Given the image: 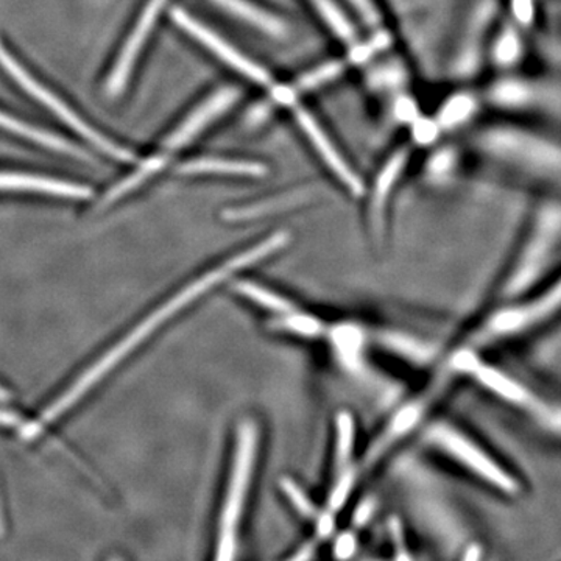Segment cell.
Segmentation results:
<instances>
[{
    "mask_svg": "<svg viewBox=\"0 0 561 561\" xmlns=\"http://www.w3.org/2000/svg\"><path fill=\"white\" fill-rule=\"evenodd\" d=\"M289 241V232H275V234H272L271 238L265 239V241L257 242L256 245L251 247V249L243 251L241 254H236V256H232L231 260H228L225 264L203 275L202 278L192 280V283L187 284L179 294L173 295L164 305L154 309L150 316H147L146 319L140 321L138 327L133 328L116 346H113L101 360H98V364L92 365L90 370L84 371L79 381L73 382V386L70 387L65 394H61L50 408L46 409V412L43 413L39 421L33 424H25L22 435H24L25 438L36 437L46 424H50L51 421L57 420L58 416L65 415L73 404H77V402L81 400L84 393H88V391L94 387V383L105 378L110 370H113L114 367L121 364L122 359L130 356L133 351L142 345L151 334H154L161 327H164V323L173 319L176 313L183 311L184 308H187V306L192 305L197 298L203 297L206 291L214 289L217 284L224 283L225 279L230 278L234 273L264 261L265 257L272 256L273 253H278Z\"/></svg>",
    "mask_w": 561,
    "mask_h": 561,
    "instance_id": "1",
    "label": "cell"
},
{
    "mask_svg": "<svg viewBox=\"0 0 561 561\" xmlns=\"http://www.w3.org/2000/svg\"><path fill=\"white\" fill-rule=\"evenodd\" d=\"M476 146L500 168L561 190V140L524 125L500 122L483 128Z\"/></svg>",
    "mask_w": 561,
    "mask_h": 561,
    "instance_id": "2",
    "label": "cell"
},
{
    "mask_svg": "<svg viewBox=\"0 0 561 561\" xmlns=\"http://www.w3.org/2000/svg\"><path fill=\"white\" fill-rule=\"evenodd\" d=\"M561 313V273L546 286L501 302L471 335V348L479 350L522 339L540 330Z\"/></svg>",
    "mask_w": 561,
    "mask_h": 561,
    "instance_id": "3",
    "label": "cell"
},
{
    "mask_svg": "<svg viewBox=\"0 0 561 561\" xmlns=\"http://www.w3.org/2000/svg\"><path fill=\"white\" fill-rule=\"evenodd\" d=\"M560 250L561 202L541 203L502 283L501 300H511L540 286Z\"/></svg>",
    "mask_w": 561,
    "mask_h": 561,
    "instance_id": "4",
    "label": "cell"
},
{
    "mask_svg": "<svg viewBox=\"0 0 561 561\" xmlns=\"http://www.w3.org/2000/svg\"><path fill=\"white\" fill-rule=\"evenodd\" d=\"M449 367L459 375L470 376L497 400L519 411H526L546 430L561 435V404L542 400L540 394L531 391L526 383L482 359L479 350L465 346L456 351L449 360Z\"/></svg>",
    "mask_w": 561,
    "mask_h": 561,
    "instance_id": "5",
    "label": "cell"
},
{
    "mask_svg": "<svg viewBox=\"0 0 561 561\" xmlns=\"http://www.w3.org/2000/svg\"><path fill=\"white\" fill-rule=\"evenodd\" d=\"M257 440H260V432L254 421H242L236 438L227 496L220 513L219 540H217V559L219 560H232L236 556L239 523H241L254 460H256Z\"/></svg>",
    "mask_w": 561,
    "mask_h": 561,
    "instance_id": "6",
    "label": "cell"
},
{
    "mask_svg": "<svg viewBox=\"0 0 561 561\" xmlns=\"http://www.w3.org/2000/svg\"><path fill=\"white\" fill-rule=\"evenodd\" d=\"M427 440L497 493L504 496L522 493L519 479L502 461L494 459L486 449L456 427L445 423L435 424L427 432Z\"/></svg>",
    "mask_w": 561,
    "mask_h": 561,
    "instance_id": "7",
    "label": "cell"
},
{
    "mask_svg": "<svg viewBox=\"0 0 561 561\" xmlns=\"http://www.w3.org/2000/svg\"><path fill=\"white\" fill-rule=\"evenodd\" d=\"M0 66L5 69V72L9 73L11 79L20 84L22 90L27 92L28 95H32V98L35 99L36 102H39L44 108L51 111V113H54L58 119L65 122L69 128L79 133L81 138L90 140L95 149L103 151V153L108 154V157L121 162H130L135 160V157H133L130 151L125 150L124 147L117 146L116 142L105 138L102 133L92 128L87 121L81 119L79 114L70 108L68 103L61 101V99L58 98L57 94H54L49 88L44 87L39 80H36L35 77H33L32 73L16 60V57L10 54L9 49L3 46L2 41H0Z\"/></svg>",
    "mask_w": 561,
    "mask_h": 561,
    "instance_id": "8",
    "label": "cell"
},
{
    "mask_svg": "<svg viewBox=\"0 0 561 561\" xmlns=\"http://www.w3.org/2000/svg\"><path fill=\"white\" fill-rule=\"evenodd\" d=\"M500 14L501 0H476L454 58V69L460 77L478 72L483 58H489L490 41Z\"/></svg>",
    "mask_w": 561,
    "mask_h": 561,
    "instance_id": "9",
    "label": "cell"
},
{
    "mask_svg": "<svg viewBox=\"0 0 561 561\" xmlns=\"http://www.w3.org/2000/svg\"><path fill=\"white\" fill-rule=\"evenodd\" d=\"M168 0H149L146 9L140 13L135 28L128 35L127 43L122 47L119 57L116 58V65L111 69L108 80H106L105 90L110 98H116L127 87L130 80L133 69H135L136 60H138L140 51L146 46L151 31L160 18L162 9H164Z\"/></svg>",
    "mask_w": 561,
    "mask_h": 561,
    "instance_id": "10",
    "label": "cell"
},
{
    "mask_svg": "<svg viewBox=\"0 0 561 561\" xmlns=\"http://www.w3.org/2000/svg\"><path fill=\"white\" fill-rule=\"evenodd\" d=\"M172 20L175 21L179 27L183 28L184 32L190 33L198 43H202L206 49L213 51L221 61L227 62L232 69L241 72L247 79L261 84L271 81V76H268L267 70L262 69L256 62L243 57L241 51L236 50L227 41L221 39L219 35L210 32L202 22L194 20L186 11L180 9L173 10Z\"/></svg>",
    "mask_w": 561,
    "mask_h": 561,
    "instance_id": "11",
    "label": "cell"
},
{
    "mask_svg": "<svg viewBox=\"0 0 561 561\" xmlns=\"http://www.w3.org/2000/svg\"><path fill=\"white\" fill-rule=\"evenodd\" d=\"M239 99V92L232 88H224V90L214 92L202 105L192 111L190 116L181 122L180 127L173 130L164 142L165 153L180 150L181 147L190 144L198 133L205 130L206 127L220 117L225 111L231 108Z\"/></svg>",
    "mask_w": 561,
    "mask_h": 561,
    "instance_id": "12",
    "label": "cell"
},
{
    "mask_svg": "<svg viewBox=\"0 0 561 561\" xmlns=\"http://www.w3.org/2000/svg\"><path fill=\"white\" fill-rule=\"evenodd\" d=\"M0 191L35 192L65 198H88L92 194L84 184L21 172H0Z\"/></svg>",
    "mask_w": 561,
    "mask_h": 561,
    "instance_id": "13",
    "label": "cell"
},
{
    "mask_svg": "<svg viewBox=\"0 0 561 561\" xmlns=\"http://www.w3.org/2000/svg\"><path fill=\"white\" fill-rule=\"evenodd\" d=\"M297 121L298 124L301 125L302 131L306 133V136L311 140L313 147L319 151L320 157L327 162L328 168L335 173V176H339V180H341L354 195H360L362 192H364V183H362L356 173L351 171L350 165L346 164L341 153L332 146L331 140L328 139V136L324 135L311 114L306 113L305 110H298Z\"/></svg>",
    "mask_w": 561,
    "mask_h": 561,
    "instance_id": "14",
    "label": "cell"
},
{
    "mask_svg": "<svg viewBox=\"0 0 561 561\" xmlns=\"http://www.w3.org/2000/svg\"><path fill=\"white\" fill-rule=\"evenodd\" d=\"M523 32V28L508 18L500 22L491 36L489 47V58L497 69L512 70L522 62L526 51Z\"/></svg>",
    "mask_w": 561,
    "mask_h": 561,
    "instance_id": "15",
    "label": "cell"
},
{
    "mask_svg": "<svg viewBox=\"0 0 561 561\" xmlns=\"http://www.w3.org/2000/svg\"><path fill=\"white\" fill-rule=\"evenodd\" d=\"M181 175H231V176H264L267 169L257 162L224 160V158H198L180 165Z\"/></svg>",
    "mask_w": 561,
    "mask_h": 561,
    "instance_id": "16",
    "label": "cell"
},
{
    "mask_svg": "<svg viewBox=\"0 0 561 561\" xmlns=\"http://www.w3.org/2000/svg\"><path fill=\"white\" fill-rule=\"evenodd\" d=\"M0 128L14 133V135L21 136V138L32 140V142L39 144V146L47 147V149L60 151V153L70 154V157L87 158L68 140L58 138V136L51 135V133L41 130V128L32 127V125L25 124V122L20 119H14V117L2 113V111H0Z\"/></svg>",
    "mask_w": 561,
    "mask_h": 561,
    "instance_id": "17",
    "label": "cell"
},
{
    "mask_svg": "<svg viewBox=\"0 0 561 561\" xmlns=\"http://www.w3.org/2000/svg\"><path fill=\"white\" fill-rule=\"evenodd\" d=\"M213 2L227 10L232 16L249 22L253 27L260 28L261 32L267 33V35L275 36V38L286 36L287 28L283 21L271 16L257 7L251 5L245 0H213Z\"/></svg>",
    "mask_w": 561,
    "mask_h": 561,
    "instance_id": "18",
    "label": "cell"
},
{
    "mask_svg": "<svg viewBox=\"0 0 561 561\" xmlns=\"http://www.w3.org/2000/svg\"><path fill=\"white\" fill-rule=\"evenodd\" d=\"M405 161H408V153H405V151H398V153H394L393 157L390 158L389 162L383 165L381 173H379L371 202V216L376 228H382L383 210H386L387 198H389L394 183L400 179Z\"/></svg>",
    "mask_w": 561,
    "mask_h": 561,
    "instance_id": "19",
    "label": "cell"
},
{
    "mask_svg": "<svg viewBox=\"0 0 561 561\" xmlns=\"http://www.w3.org/2000/svg\"><path fill=\"white\" fill-rule=\"evenodd\" d=\"M305 198H308V194H306V192H291V194L273 198V201L227 210V213L224 214V217L225 219L232 221L256 219V217L265 216V214H273L275 210L294 208V206L300 205V202L305 201Z\"/></svg>",
    "mask_w": 561,
    "mask_h": 561,
    "instance_id": "20",
    "label": "cell"
},
{
    "mask_svg": "<svg viewBox=\"0 0 561 561\" xmlns=\"http://www.w3.org/2000/svg\"><path fill=\"white\" fill-rule=\"evenodd\" d=\"M331 339L343 364L348 367L359 364L362 342H364L359 328L353 324H341L332 330Z\"/></svg>",
    "mask_w": 561,
    "mask_h": 561,
    "instance_id": "21",
    "label": "cell"
},
{
    "mask_svg": "<svg viewBox=\"0 0 561 561\" xmlns=\"http://www.w3.org/2000/svg\"><path fill=\"white\" fill-rule=\"evenodd\" d=\"M234 289L239 291L242 297L249 298V300L256 302V305L262 306V308L279 313V316L295 311V306L291 305L289 300L275 294V291L264 289V287L251 283V280H239Z\"/></svg>",
    "mask_w": 561,
    "mask_h": 561,
    "instance_id": "22",
    "label": "cell"
},
{
    "mask_svg": "<svg viewBox=\"0 0 561 561\" xmlns=\"http://www.w3.org/2000/svg\"><path fill=\"white\" fill-rule=\"evenodd\" d=\"M164 164L165 157H162V154L150 158V160H147L144 164L139 165L138 171L133 172L130 176H127V179L117 183L116 186L106 194L103 203H105V205H110V203L119 201V198L124 197L125 194L136 190L140 184L146 183L150 176H153L154 173L161 171V169L164 168Z\"/></svg>",
    "mask_w": 561,
    "mask_h": 561,
    "instance_id": "23",
    "label": "cell"
},
{
    "mask_svg": "<svg viewBox=\"0 0 561 561\" xmlns=\"http://www.w3.org/2000/svg\"><path fill=\"white\" fill-rule=\"evenodd\" d=\"M478 110V101L471 94H457L443 105L438 114V127L454 128L470 119Z\"/></svg>",
    "mask_w": 561,
    "mask_h": 561,
    "instance_id": "24",
    "label": "cell"
},
{
    "mask_svg": "<svg viewBox=\"0 0 561 561\" xmlns=\"http://www.w3.org/2000/svg\"><path fill=\"white\" fill-rule=\"evenodd\" d=\"M382 342L383 345L397 351L401 356L408 357V359L413 362H420V364H427L432 356H434V348L432 346L416 341V339L409 337V335L386 334L382 337Z\"/></svg>",
    "mask_w": 561,
    "mask_h": 561,
    "instance_id": "25",
    "label": "cell"
},
{
    "mask_svg": "<svg viewBox=\"0 0 561 561\" xmlns=\"http://www.w3.org/2000/svg\"><path fill=\"white\" fill-rule=\"evenodd\" d=\"M421 412H423L421 404H411L402 409V411L394 416V420L391 421L389 430L382 435L381 440H379L378 446H376L375 451H373V457L381 453L382 449H386L391 442L402 437L405 432L411 431L412 427L419 423Z\"/></svg>",
    "mask_w": 561,
    "mask_h": 561,
    "instance_id": "26",
    "label": "cell"
},
{
    "mask_svg": "<svg viewBox=\"0 0 561 561\" xmlns=\"http://www.w3.org/2000/svg\"><path fill=\"white\" fill-rule=\"evenodd\" d=\"M278 330L294 332V334L302 335V337H317L323 332V324L316 317L308 313L291 311L283 313L279 320L275 321Z\"/></svg>",
    "mask_w": 561,
    "mask_h": 561,
    "instance_id": "27",
    "label": "cell"
},
{
    "mask_svg": "<svg viewBox=\"0 0 561 561\" xmlns=\"http://www.w3.org/2000/svg\"><path fill=\"white\" fill-rule=\"evenodd\" d=\"M354 440H356V427L353 416L348 412L339 413L337 416V451L335 460L339 468H345L353 456Z\"/></svg>",
    "mask_w": 561,
    "mask_h": 561,
    "instance_id": "28",
    "label": "cell"
},
{
    "mask_svg": "<svg viewBox=\"0 0 561 561\" xmlns=\"http://www.w3.org/2000/svg\"><path fill=\"white\" fill-rule=\"evenodd\" d=\"M538 0H507V18L523 31H527L537 20Z\"/></svg>",
    "mask_w": 561,
    "mask_h": 561,
    "instance_id": "29",
    "label": "cell"
},
{
    "mask_svg": "<svg viewBox=\"0 0 561 561\" xmlns=\"http://www.w3.org/2000/svg\"><path fill=\"white\" fill-rule=\"evenodd\" d=\"M313 3H316L317 10L320 11L321 16L331 25L332 31L337 33L342 39L348 41L353 38V28H351L348 22H346L341 11H339L337 7H335L331 0H313Z\"/></svg>",
    "mask_w": 561,
    "mask_h": 561,
    "instance_id": "30",
    "label": "cell"
},
{
    "mask_svg": "<svg viewBox=\"0 0 561 561\" xmlns=\"http://www.w3.org/2000/svg\"><path fill=\"white\" fill-rule=\"evenodd\" d=\"M342 70L343 66L341 62H328V65L320 66V68L312 70V72L306 73L295 88L300 91L313 90V88L328 83V81L341 76Z\"/></svg>",
    "mask_w": 561,
    "mask_h": 561,
    "instance_id": "31",
    "label": "cell"
},
{
    "mask_svg": "<svg viewBox=\"0 0 561 561\" xmlns=\"http://www.w3.org/2000/svg\"><path fill=\"white\" fill-rule=\"evenodd\" d=\"M280 489H283L286 496L289 497L291 505L297 508L298 513H301L306 518H312V516L316 515V505L309 500L308 494L301 490V486H298L297 483L290 481V479H283V481H280Z\"/></svg>",
    "mask_w": 561,
    "mask_h": 561,
    "instance_id": "32",
    "label": "cell"
},
{
    "mask_svg": "<svg viewBox=\"0 0 561 561\" xmlns=\"http://www.w3.org/2000/svg\"><path fill=\"white\" fill-rule=\"evenodd\" d=\"M354 485V472L346 471L339 478L337 485L331 491L330 507L331 512L339 511L345 504L346 497L350 496L351 489Z\"/></svg>",
    "mask_w": 561,
    "mask_h": 561,
    "instance_id": "33",
    "label": "cell"
},
{
    "mask_svg": "<svg viewBox=\"0 0 561 561\" xmlns=\"http://www.w3.org/2000/svg\"><path fill=\"white\" fill-rule=\"evenodd\" d=\"M357 542L354 535L351 534H342L341 537L337 538L334 546L335 557L339 559H350L353 557V553L356 552Z\"/></svg>",
    "mask_w": 561,
    "mask_h": 561,
    "instance_id": "34",
    "label": "cell"
},
{
    "mask_svg": "<svg viewBox=\"0 0 561 561\" xmlns=\"http://www.w3.org/2000/svg\"><path fill=\"white\" fill-rule=\"evenodd\" d=\"M389 527L391 540H393L394 549H397L398 559H411V556L405 552L404 534H402L401 523L393 518Z\"/></svg>",
    "mask_w": 561,
    "mask_h": 561,
    "instance_id": "35",
    "label": "cell"
},
{
    "mask_svg": "<svg viewBox=\"0 0 561 561\" xmlns=\"http://www.w3.org/2000/svg\"><path fill=\"white\" fill-rule=\"evenodd\" d=\"M354 7H356L357 11L365 21L370 25H375L376 22L379 21L378 11H376L375 5H373L371 0H351Z\"/></svg>",
    "mask_w": 561,
    "mask_h": 561,
    "instance_id": "36",
    "label": "cell"
},
{
    "mask_svg": "<svg viewBox=\"0 0 561 561\" xmlns=\"http://www.w3.org/2000/svg\"><path fill=\"white\" fill-rule=\"evenodd\" d=\"M332 530H334V516H332L331 511L321 513L319 522H317V531H319L320 537H330Z\"/></svg>",
    "mask_w": 561,
    "mask_h": 561,
    "instance_id": "37",
    "label": "cell"
},
{
    "mask_svg": "<svg viewBox=\"0 0 561 561\" xmlns=\"http://www.w3.org/2000/svg\"><path fill=\"white\" fill-rule=\"evenodd\" d=\"M373 508L375 507H373L371 501H365L364 504L359 505V508L356 511V515H354V522H356L357 526L367 523V519L371 516Z\"/></svg>",
    "mask_w": 561,
    "mask_h": 561,
    "instance_id": "38",
    "label": "cell"
},
{
    "mask_svg": "<svg viewBox=\"0 0 561 561\" xmlns=\"http://www.w3.org/2000/svg\"><path fill=\"white\" fill-rule=\"evenodd\" d=\"M0 426L24 427L25 424H22L20 416L14 415L13 412L2 411V409H0Z\"/></svg>",
    "mask_w": 561,
    "mask_h": 561,
    "instance_id": "39",
    "label": "cell"
},
{
    "mask_svg": "<svg viewBox=\"0 0 561 561\" xmlns=\"http://www.w3.org/2000/svg\"><path fill=\"white\" fill-rule=\"evenodd\" d=\"M313 556V545H306L305 548L301 549V552H298V556L295 559H311Z\"/></svg>",
    "mask_w": 561,
    "mask_h": 561,
    "instance_id": "40",
    "label": "cell"
},
{
    "mask_svg": "<svg viewBox=\"0 0 561 561\" xmlns=\"http://www.w3.org/2000/svg\"><path fill=\"white\" fill-rule=\"evenodd\" d=\"M9 400V393H7L5 390L0 387V401H7Z\"/></svg>",
    "mask_w": 561,
    "mask_h": 561,
    "instance_id": "41",
    "label": "cell"
}]
</instances>
